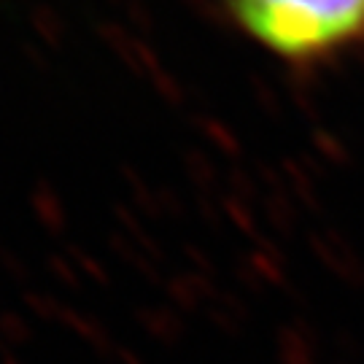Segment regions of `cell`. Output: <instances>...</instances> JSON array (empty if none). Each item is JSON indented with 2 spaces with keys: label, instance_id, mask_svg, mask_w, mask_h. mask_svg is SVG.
I'll return each mask as SVG.
<instances>
[{
  "label": "cell",
  "instance_id": "1",
  "mask_svg": "<svg viewBox=\"0 0 364 364\" xmlns=\"http://www.w3.org/2000/svg\"><path fill=\"white\" fill-rule=\"evenodd\" d=\"M237 27L287 63H313L364 38V0H224Z\"/></svg>",
  "mask_w": 364,
  "mask_h": 364
}]
</instances>
